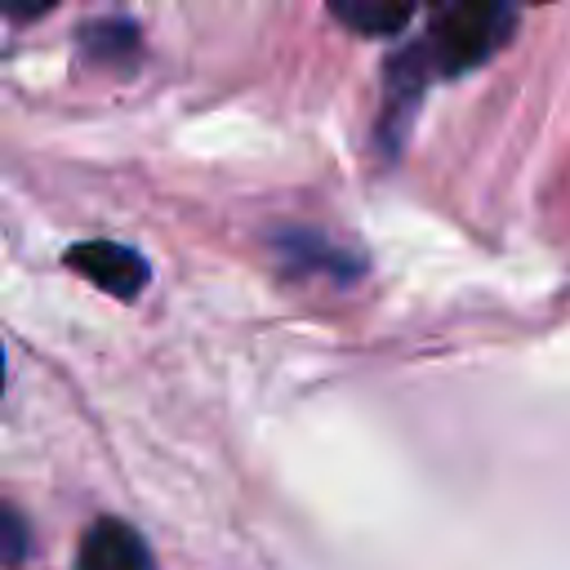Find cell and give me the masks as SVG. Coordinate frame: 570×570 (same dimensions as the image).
I'll list each match as a JSON object with an SVG mask.
<instances>
[{
  "label": "cell",
  "instance_id": "6da1fadb",
  "mask_svg": "<svg viewBox=\"0 0 570 570\" xmlns=\"http://www.w3.org/2000/svg\"><path fill=\"white\" fill-rule=\"evenodd\" d=\"M512 36V4L508 0H454L428 45V62L441 76H459L481 67L503 40Z\"/></svg>",
  "mask_w": 570,
  "mask_h": 570
},
{
  "label": "cell",
  "instance_id": "7a4b0ae2",
  "mask_svg": "<svg viewBox=\"0 0 570 570\" xmlns=\"http://www.w3.org/2000/svg\"><path fill=\"white\" fill-rule=\"evenodd\" d=\"M67 267L80 272L89 285H98L111 298H138L151 281V267L138 249L120 245V240H80L67 249Z\"/></svg>",
  "mask_w": 570,
  "mask_h": 570
},
{
  "label": "cell",
  "instance_id": "3957f363",
  "mask_svg": "<svg viewBox=\"0 0 570 570\" xmlns=\"http://www.w3.org/2000/svg\"><path fill=\"white\" fill-rule=\"evenodd\" d=\"M76 570H156V557L129 521L102 517L85 530L80 552H76Z\"/></svg>",
  "mask_w": 570,
  "mask_h": 570
},
{
  "label": "cell",
  "instance_id": "277c9868",
  "mask_svg": "<svg viewBox=\"0 0 570 570\" xmlns=\"http://www.w3.org/2000/svg\"><path fill=\"white\" fill-rule=\"evenodd\" d=\"M428 45H414V49H405L392 67H387V116H383V125L392 129H405V116L414 111V102H419V94H423V85H428Z\"/></svg>",
  "mask_w": 570,
  "mask_h": 570
},
{
  "label": "cell",
  "instance_id": "5b68a950",
  "mask_svg": "<svg viewBox=\"0 0 570 570\" xmlns=\"http://www.w3.org/2000/svg\"><path fill=\"white\" fill-rule=\"evenodd\" d=\"M325 4L356 36H392L410 22L419 0H325Z\"/></svg>",
  "mask_w": 570,
  "mask_h": 570
},
{
  "label": "cell",
  "instance_id": "8992f818",
  "mask_svg": "<svg viewBox=\"0 0 570 570\" xmlns=\"http://www.w3.org/2000/svg\"><path fill=\"white\" fill-rule=\"evenodd\" d=\"M80 49L89 62L107 67H129L138 58V31L129 22H94L80 31Z\"/></svg>",
  "mask_w": 570,
  "mask_h": 570
},
{
  "label": "cell",
  "instance_id": "52a82bcc",
  "mask_svg": "<svg viewBox=\"0 0 570 570\" xmlns=\"http://www.w3.org/2000/svg\"><path fill=\"white\" fill-rule=\"evenodd\" d=\"M27 552H31L27 521L9 503H0V570H18L27 561Z\"/></svg>",
  "mask_w": 570,
  "mask_h": 570
},
{
  "label": "cell",
  "instance_id": "ba28073f",
  "mask_svg": "<svg viewBox=\"0 0 570 570\" xmlns=\"http://www.w3.org/2000/svg\"><path fill=\"white\" fill-rule=\"evenodd\" d=\"M53 4H58V0H0V18H9V22H36V18H45Z\"/></svg>",
  "mask_w": 570,
  "mask_h": 570
},
{
  "label": "cell",
  "instance_id": "9c48e42d",
  "mask_svg": "<svg viewBox=\"0 0 570 570\" xmlns=\"http://www.w3.org/2000/svg\"><path fill=\"white\" fill-rule=\"evenodd\" d=\"M0 387H4V352H0Z\"/></svg>",
  "mask_w": 570,
  "mask_h": 570
},
{
  "label": "cell",
  "instance_id": "30bf717a",
  "mask_svg": "<svg viewBox=\"0 0 570 570\" xmlns=\"http://www.w3.org/2000/svg\"><path fill=\"white\" fill-rule=\"evenodd\" d=\"M432 4H441V0H432Z\"/></svg>",
  "mask_w": 570,
  "mask_h": 570
},
{
  "label": "cell",
  "instance_id": "8fae6325",
  "mask_svg": "<svg viewBox=\"0 0 570 570\" xmlns=\"http://www.w3.org/2000/svg\"><path fill=\"white\" fill-rule=\"evenodd\" d=\"M534 4H543V0H534Z\"/></svg>",
  "mask_w": 570,
  "mask_h": 570
}]
</instances>
